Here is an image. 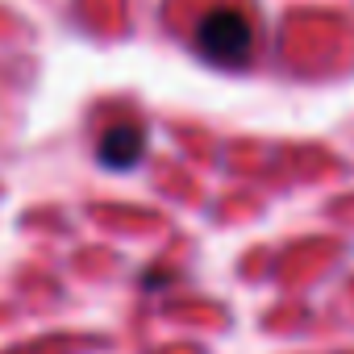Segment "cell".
I'll return each instance as SVG.
<instances>
[{
  "mask_svg": "<svg viewBox=\"0 0 354 354\" xmlns=\"http://www.w3.org/2000/svg\"><path fill=\"white\" fill-rule=\"evenodd\" d=\"M196 50L209 63L242 67L250 59V50H254V30H250L246 13H238V9H213L196 26Z\"/></svg>",
  "mask_w": 354,
  "mask_h": 354,
  "instance_id": "6da1fadb",
  "label": "cell"
},
{
  "mask_svg": "<svg viewBox=\"0 0 354 354\" xmlns=\"http://www.w3.org/2000/svg\"><path fill=\"white\" fill-rule=\"evenodd\" d=\"M142 150H146V138H142L138 125H113V129L100 138L96 158H100L104 167H113V171H129V167H138Z\"/></svg>",
  "mask_w": 354,
  "mask_h": 354,
  "instance_id": "7a4b0ae2",
  "label": "cell"
}]
</instances>
